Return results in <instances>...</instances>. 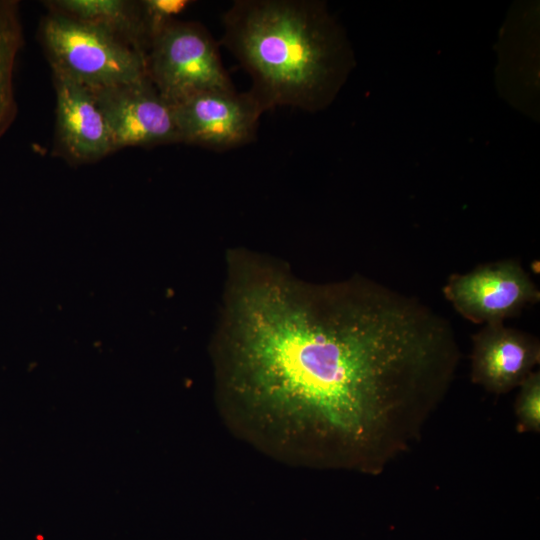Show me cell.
<instances>
[{
    "label": "cell",
    "mask_w": 540,
    "mask_h": 540,
    "mask_svg": "<svg viewBox=\"0 0 540 540\" xmlns=\"http://www.w3.org/2000/svg\"><path fill=\"white\" fill-rule=\"evenodd\" d=\"M148 42L175 16L184 12L192 3L191 0H144L139 2Z\"/></svg>",
    "instance_id": "cell-13"
},
{
    "label": "cell",
    "mask_w": 540,
    "mask_h": 540,
    "mask_svg": "<svg viewBox=\"0 0 540 540\" xmlns=\"http://www.w3.org/2000/svg\"><path fill=\"white\" fill-rule=\"evenodd\" d=\"M447 301L476 324L504 323L540 300V291L521 263L505 259L454 273L442 289Z\"/></svg>",
    "instance_id": "cell-5"
},
{
    "label": "cell",
    "mask_w": 540,
    "mask_h": 540,
    "mask_svg": "<svg viewBox=\"0 0 540 540\" xmlns=\"http://www.w3.org/2000/svg\"><path fill=\"white\" fill-rule=\"evenodd\" d=\"M220 40L251 78L264 111L326 108L353 65L349 42L326 5L314 0H235Z\"/></svg>",
    "instance_id": "cell-2"
},
{
    "label": "cell",
    "mask_w": 540,
    "mask_h": 540,
    "mask_svg": "<svg viewBox=\"0 0 540 540\" xmlns=\"http://www.w3.org/2000/svg\"><path fill=\"white\" fill-rule=\"evenodd\" d=\"M232 325L237 382L252 401L371 474L416 444L460 360L446 318L363 277L249 282Z\"/></svg>",
    "instance_id": "cell-1"
},
{
    "label": "cell",
    "mask_w": 540,
    "mask_h": 540,
    "mask_svg": "<svg viewBox=\"0 0 540 540\" xmlns=\"http://www.w3.org/2000/svg\"><path fill=\"white\" fill-rule=\"evenodd\" d=\"M515 415L521 432H540V372L533 371L519 386Z\"/></svg>",
    "instance_id": "cell-12"
},
{
    "label": "cell",
    "mask_w": 540,
    "mask_h": 540,
    "mask_svg": "<svg viewBox=\"0 0 540 540\" xmlns=\"http://www.w3.org/2000/svg\"><path fill=\"white\" fill-rule=\"evenodd\" d=\"M147 71L160 95L175 104L209 90L235 89L218 43L202 24L173 20L151 40Z\"/></svg>",
    "instance_id": "cell-4"
},
{
    "label": "cell",
    "mask_w": 540,
    "mask_h": 540,
    "mask_svg": "<svg viewBox=\"0 0 540 540\" xmlns=\"http://www.w3.org/2000/svg\"><path fill=\"white\" fill-rule=\"evenodd\" d=\"M22 44L19 2L0 0V139L17 115L14 70Z\"/></svg>",
    "instance_id": "cell-11"
},
{
    "label": "cell",
    "mask_w": 540,
    "mask_h": 540,
    "mask_svg": "<svg viewBox=\"0 0 540 540\" xmlns=\"http://www.w3.org/2000/svg\"><path fill=\"white\" fill-rule=\"evenodd\" d=\"M540 362L539 339L504 323L472 335L471 381L501 395L519 387Z\"/></svg>",
    "instance_id": "cell-8"
},
{
    "label": "cell",
    "mask_w": 540,
    "mask_h": 540,
    "mask_svg": "<svg viewBox=\"0 0 540 540\" xmlns=\"http://www.w3.org/2000/svg\"><path fill=\"white\" fill-rule=\"evenodd\" d=\"M52 70L89 88L148 77L147 57L121 37L51 10L40 28Z\"/></svg>",
    "instance_id": "cell-3"
},
{
    "label": "cell",
    "mask_w": 540,
    "mask_h": 540,
    "mask_svg": "<svg viewBox=\"0 0 540 540\" xmlns=\"http://www.w3.org/2000/svg\"><path fill=\"white\" fill-rule=\"evenodd\" d=\"M180 143L226 151L252 142L265 112L249 92L209 90L175 104Z\"/></svg>",
    "instance_id": "cell-6"
},
{
    "label": "cell",
    "mask_w": 540,
    "mask_h": 540,
    "mask_svg": "<svg viewBox=\"0 0 540 540\" xmlns=\"http://www.w3.org/2000/svg\"><path fill=\"white\" fill-rule=\"evenodd\" d=\"M56 93V137L64 156L77 163L114 152L105 118L90 88L52 70Z\"/></svg>",
    "instance_id": "cell-9"
},
{
    "label": "cell",
    "mask_w": 540,
    "mask_h": 540,
    "mask_svg": "<svg viewBox=\"0 0 540 540\" xmlns=\"http://www.w3.org/2000/svg\"><path fill=\"white\" fill-rule=\"evenodd\" d=\"M51 10L114 33L146 55L149 42L140 3L124 0H54Z\"/></svg>",
    "instance_id": "cell-10"
},
{
    "label": "cell",
    "mask_w": 540,
    "mask_h": 540,
    "mask_svg": "<svg viewBox=\"0 0 540 540\" xmlns=\"http://www.w3.org/2000/svg\"><path fill=\"white\" fill-rule=\"evenodd\" d=\"M90 90L105 118L115 151L180 143L174 106L160 95L149 76Z\"/></svg>",
    "instance_id": "cell-7"
}]
</instances>
